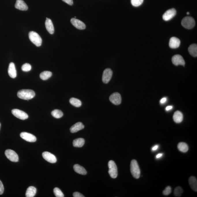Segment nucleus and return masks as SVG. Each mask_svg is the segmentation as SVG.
Returning a JSON list of instances; mask_svg holds the SVG:
<instances>
[{"label":"nucleus","instance_id":"nucleus-9","mask_svg":"<svg viewBox=\"0 0 197 197\" xmlns=\"http://www.w3.org/2000/svg\"><path fill=\"white\" fill-rule=\"evenodd\" d=\"M112 71L110 69L107 68L104 70L102 78L103 82L105 84L108 83L112 78Z\"/></svg>","mask_w":197,"mask_h":197},{"label":"nucleus","instance_id":"nucleus-27","mask_svg":"<svg viewBox=\"0 0 197 197\" xmlns=\"http://www.w3.org/2000/svg\"><path fill=\"white\" fill-rule=\"evenodd\" d=\"M52 73L50 71H45L42 72L40 75V78L41 79L45 80H47L52 76Z\"/></svg>","mask_w":197,"mask_h":197},{"label":"nucleus","instance_id":"nucleus-42","mask_svg":"<svg viewBox=\"0 0 197 197\" xmlns=\"http://www.w3.org/2000/svg\"><path fill=\"white\" fill-rule=\"evenodd\" d=\"M187 15H189V14H190V13H189V12H187Z\"/></svg>","mask_w":197,"mask_h":197},{"label":"nucleus","instance_id":"nucleus-37","mask_svg":"<svg viewBox=\"0 0 197 197\" xmlns=\"http://www.w3.org/2000/svg\"><path fill=\"white\" fill-rule=\"evenodd\" d=\"M62 1L70 5H73V0H62Z\"/></svg>","mask_w":197,"mask_h":197},{"label":"nucleus","instance_id":"nucleus-34","mask_svg":"<svg viewBox=\"0 0 197 197\" xmlns=\"http://www.w3.org/2000/svg\"><path fill=\"white\" fill-rule=\"evenodd\" d=\"M172 192V189L170 186H168L164 190L162 193L164 195H168Z\"/></svg>","mask_w":197,"mask_h":197},{"label":"nucleus","instance_id":"nucleus-36","mask_svg":"<svg viewBox=\"0 0 197 197\" xmlns=\"http://www.w3.org/2000/svg\"><path fill=\"white\" fill-rule=\"evenodd\" d=\"M73 196L74 197H84L85 196L82 194L78 192H75L73 194Z\"/></svg>","mask_w":197,"mask_h":197},{"label":"nucleus","instance_id":"nucleus-6","mask_svg":"<svg viewBox=\"0 0 197 197\" xmlns=\"http://www.w3.org/2000/svg\"><path fill=\"white\" fill-rule=\"evenodd\" d=\"M5 154L7 158L11 162H18V156L16 153L13 150L11 149L6 150L5 151Z\"/></svg>","mask_w":197,"mask_h":197},{"label":"nucleus","instance_id":"nucleus-17","mask_svg":"<svg viewBox=\"0 0 197 197\" xmlns=\"http://www.w3.org/2000/svg\"><path fill=\"white\" fill-rule=\"evenodd\" d=\"M46 20L45 21V27L46 30L49 33L53 34L55 31L53 23L50 19L46 18Z\"/></svg>","mask_w":197,"mask_h":197},{"label":"nucleus","instance_id":"nucleus-20","mask_svg":"<svg viewBox=\"0 0 197 197\" xmlns=\"http://www.w3.org/2000/svg\"><path fill=\"white\" fill-rule=\"evenodd\" d=\"M183 115L182 113L179 111H176L173 115V119L176 123H179L182 122Z\"/></svg>","mask_w":197,"mask_h":197},{"label":"nucleus","instance_id":"nucleus-22","mask_svg":"<svg viewBox=\"0 0 197 197\" xmlns=\"http://www.w3.org/2000/svg\"><path fill=\"white\" fill-rule=\"evenodd\" d=\"M37 192L36 188L34 187L30 186L27 189L26 193L27 197H33L35 196Z\"/></svg>","mask_w":197,"mask_h":197},{"label":"nucleus","instance_id":"nucleus-12","mask_svg":"<svg viewBox=\"0 0 197 197\" xmlns=\"http://www.w3.org/2000/svg\"><path fill=\"white\" fill-rule=\"evenodd\" d=\"M20 137L23 140L29 142H34L37 140L36 137L35 136L27 132H22L20 133Z\"/></svg>","mask_w":197,"mask_h":197},{"label":"nucleus","instance_id":"nucleus-33","mask_svg":"<svg viewBox=\"0 0 197 197\" xmlns=\"http://www.w3.org/2000/svg\"><path fill=\"white\" fill-rule=\"evenodd\" d=\"M22 70L23 71L28 72L31 70V65L28 63H26L22 66L21 67Z\"/></svg>","mask_w":197,"mask_h":197},{"label":"nucleus","instance_id":"nucleus-1","mask_svg":"<svg viewBox=\"0 0 197 197\" xmlns=\"http://www.w3.org/2000/svg\"><path fill=\"white\" fill-rule=\"evenodd\" d=\"M35 96V92L31 89H22L19 91L17 93L18 97L26 100H31Z\"/></svg>","mask_w":197,"mask_h":197},{"label":"nucleus","instance_id":"nucleus-3","mask_svg":"<svg viewBox=\"0 0 197 197\" xmlns=\"http://www.w3.org/2000/svg\"><path fill=\"white\" fill-rule=\"evenodd\" d=\"M29 38L30 41L37 46H41L42 44V40L37 33L33 31H30L29 34Z\"/></svg>","mask_w":197,"mask_h":197},{"label":"nucleus","instance_id":"nucleus-28","mask_svg":"<svg viewBox=\"0 0 197 197\" xmlns=\"http://www.w3.org/2000/svg\"><path fill=\"white\" fill-rule=\"evenodd\" d=\"M70 102L72 105L75 107H79L82 106V103L80 100L75 98H71L70 100Z\"/></svg>","mask_w":197,"mask_h":197},{"label":"nucleus","instance_id":"nucleus-18","mask_svg":"<svg viewBox=\"0 0 197 197\" xmlns=\"http://www.w3.org/2000/svg\"><path fill=\"white\" fill-rule=\"evenodd\" d=\"M8 74L12 78H16V71L14 63H11L8 68Z\"/></svg>","mask_w":197,"mask_h":197},{"label":"nucleus","instance_id":"nucleus-5","mask_svg":"<svg viewBox=\"0 0 197 197\" xmlns=\"http://www.w3.org/2000/svg\"><path fill=\"white\" fill-rule=\"evenodd\" d=\"M108 173L111 178H116L118 176V169L115 162L112 160H110L108 163Z\"/></svg>","mask_w":197,"mask_h":197},{"label":"nucleus","instance_id":"nucleus-2","mask_svg":"<svg viewBox=\"0 0 197 197\" xmlns=\"http://www.w3.org/2000/svg\"><path fill=\"white\" fill-rule=\"evenodd\" d=\"M130 171L132 176L134 178L138 179L140 177V169L136 160H133L131 161L130 164Z\"/></svg>","mask_w":197,"mask_h":197},{"label":"nucleus","instance_id":"nucleus-30","mask_svg":"<svg viewBox=\"0 0 197 197\" xmlns=\"http://www.w3.org/2000/svg\"><path fill=\"white\" fill-rule=\"evenodd\" d=\"M183 192V190L181 187H178L175 189L174 195L176 197H180Z\"/></svg>","mask_w":197,"mask_h":197},{"label":"nucleus","instance_id":"nucleus-25","mask_svg":"<svg viewBox=\"0 0 197 197\" xmlns=\"http://www.w3.org/2000/svg\"><path fill=\"white\" fill-rule=\"evenodd\" d=\"M177 148L179 151L183 153L187 152L189 149L188 145L183 142L179 143L177 145Z\"/></svg>","mask_w":197,"mask_h":197},{"label":"nucleus","instance_id":"nucleus-19","mask_svg":"<svg viewBox=\"0 0 197 197\" xmlns=\"http://www.w3.org/2000/svg\"><path fill=\"white\" fill-rule=\"evenodd\" d=\"M85 126L82 122H78L73 125L70 128V131L72 133H75L83 129Z\"/></svg>","mask_w":197,"mask_h":197},{"label":"nucleus","instance_id":"nucleus-13","mask_svg":"<svg viewBox=\"0 0 197 197\" xmlns=\"http://www.w3.org/2000/svg\"><path fill=\"white\" fill-rule=\"evenodd\" d=\"M172 62L175 65H181L184 66L185 62L182 56L179 55H175L172 58Z\"/></svg>","mask_w":197,"mask_h":197},{"label":"nucleus","instance_id":"nucleus-24","mask_svg":"<svg viewBox=\"0 0 197 197\" xmlns=\"http://www.w3.org/2000/svg\"><path fill=\"white\" fill-rule=\"evenodd\" d=\"M188 52L190 55L194 57L197 56V46L196 44H192L188 48Z\"/></svg>","mask_w":197,"mask_h":197},{"label":"nucleus","instance_id":"nucleus-43","mask_svg":"<svg viewBox=\"0 0 197 197\" xmlns=\"http://www.w3.org/2000/svg\"><path fill=\"white\" fill-rule=\"evenodd\" d=\"M0 127H1V124H0Z\"/></svg>","mask_w":197,"mask_h":197},{"label":"nucleus","instance_id":"nucleus-26","mask_svg":"<svg viewBox=\"0 0 197 197\" xmlns=\"http://www.w3.org/2000/svg\"><path fill=\"white\" fill-rule=\"evenodd\" d=\"M85 140L82 138L75 139L73 141V144L74 147H80L85 144Z\"/></svg>","mask_w":197,"mask_h":197},{"label":"nucleus","instance_id":"nucleus-15","mask_svg":"<svg viewBox=\"0 0 197 197\" xmlns=\"http://www.w3.org/2000/svg\"><path fill=\"white\" fill-rule=\"evenodd\" d=\"M180 40L176 37L171 38L169 42V46L172 49H176L178 48L180 45Z\"/></svg>","mask_w":197,"mask_h":197},{"label":"nucleus","instance_id":"nucleus-41","mask_svg":"<svg viewBox=\"0 0 197 197\" xmlns=\"http://www.w3.org/2000/svg\"><path fill=\"white\" fill-rule=\"evenodd\" d=\"M162 153L158 154V155H157L156 156V157L157 158H160V157H161L162 156Z\"/></svg>","mask_w":197,"mask_h":197},{"label":"nucleus","instance_id":"nucleus-21","mask_svg":"<svg viewBox=\"0 0 197 197\" xmlns=\"http://www.w3.org/2000/svg\"><path fill=\"white\" fill-rule=\"evenodd\" d=\"M189 183L192 189L195 192L197 191V180L194 176H191L189 179Z\"/></svg>","mask_w":197,"mask_h":197},{"label":"nucleus","instance_id":"nucleus-7","mask_svg":"<svg viewBox=\"0 0 197 197\" xmlns=\"http://www.w3.org/2000/svg\"><path fill=\"white\" fill-rule=\"evenodd\" d=\"M12 113L16 117L23 120L28 118V115L26 112L17 109H14L12 110Z\"/></svg>","mask_w":197,"mask_h":197},{"label":"nucleus","instance_id":"nucleus-31","mask_svg":"<svg viewBox=\"0 0 197 197\" xmlns=\"http://www.w3.org/2000/svg\"><path fill=\"white\" fill-rule=\"evenodd\" d=\"M55 196L57 197H64V194L61 191L60 189L58 188H55L53 190Z\"/></svg>","mask_w":197,"mask_h":197},{"label":"nucleus","instance_id":"nucleus-39","mask_svg":"<svg viewBox=\"0 0 197 197\" xmlns=\"http://www.w3.org/2000/svg\"><path fill=\"white\" fill-rule=\"evenodd\" d=\"M158 145H155L153 147H152V150L153 151H156L158 149Z\"/></svg>","mask_w":197,"mask_h":197},{"label":"nucleus","instance_id":"nucleus-10","mask_svg":"<svg viewBox=\"0 0 197 197\" xmlns=\"http://www.w3.org/2000/svg\"><path fill=\"white\" fill-rule=\"evenodd\" d=\"M42 156L45 160L51 163H55L57 162L56 156L50 153L45 151L42 153Z\"/></svg>","mask_w":197,"mask_h":197},{"label":"nucleus","instance_id":"nucleus-11","mask_svg":"<svg viewBox=\"0 0 197 197\" xmlns=\"http://www.w3.org/2000/svg\"><path fill=\"white\" fill-rule=\"evenodd\" d=\"M176 14V11L175 9H169L166 11L162 16V18L165 21H168L173 18Z\"/></svg>","mask_w":197,"mask_h":197},{"label":"nucleus","instance_id":"nucleus-40","mask_svg":"<svg viewBox=\"0 0 197 197\" xmlns=\"http://www.w3.org/2000/svg\"><path fill=\"white\" fill-rule=\"evenodd\" d=\"M172 108H173V107L172 106H168L166 107V111H169V110H171Z\"/></svg>","mask_w":197,"mask_h":197},{"label":"nucleus","instance_id":"nucleus-16","mask_svg":"<svg viewBox=\"0 0 197 197\" xmlns=\"http://www.w3.org/2000/svg\"><path fill=\"white\" fill-rule=\"evenodd\" d=\"M15 7L16 9L22 11L27 10L28 9L27 4L23 0H16Z\"/></svg>","mask_w":197,"mask_h":197},{"label":"nucleus","instance_id":"nucleus-38","mask_svg":"<svg viewBox=\"0 0 197 197\" xmlns=\"http://www.w3.org/2000/svg\"><path fill=\"white\" fill-rule=\"evenodd\" d=\"M166 101V98L165 97L163 98L160 100V103L161 104H164Z\"/></svg>","mask_w":197,"mask_h":197},{"label":"nucleus","instance_id":"nucleus-23","mask_svg":"<svg viewBox=\"0 0 197 197\" xmlns=\"http://www.w3.org/2000/svg\"><path fill=\"white\" fill-rule=\"evenodd\" d=\"M74 170L78 174L82 175H86L87 172L85 168L78 164H75L74 166Z\"/></svg>","mask_w":197,"mask_h":197},{"label":"nucleus","instance_id":"nucleus-8","mask_svg":"<svg viewBox=\"0 0 197 197\" xmlns=\"http://www.w3.org/2000/svg\"><path fill=\"white\" fill-rule=\"evenodd\" d=\"M109 100L111 103L116 105H119L122 102L121 95L118 92H115L111 94L110 96Z\"/></svg>","mask_w":197,"mask_h":197},{"label":"nucleus","instance_id":"nucleus-14","mask_svg":"<svg viewBox=\"0 0 197 197\" xmlns=\"http://www.w3.org/2000/svg\"><path fill=\"white\" fill-rule=\"evenodd\" d=\"M71 22L72 25L78 29H85L86 27V26L83 22L75 18H72Z\"/></svg>","mask_w":197,"mask_h":197},{"label":"nucleus","instance_id":"nucleus-32","mask_svg":"<svg viewBox=\"0 0 197 197\" xmlns=\"http://www.w3.org/2000/svg\"><path fill=\"white\" fill-rule=\"evenodd\" d=\"M144 0H131L132 5L134 7H138L141 5Z\"/></svg>","mask_w":197,"mask_h":197},{"label":"nucleus","instance_id":"nucleus-29","mask_svg":"<svg viewBox=\"0 0 197 197\" xmlns=\"http://www.w3.org/2000/svg\"><path fill=\"white\" fill-rule=\"evenodd\" d=\"M51 114L54 117L57 118V119L61 118L63 115V112L61 110H54L52 111Z\"/></svg>","mask_w":197,"mask_h":197},{"label":"nucleus","instance_id":"nucleus-4","mask_svg":"<svg viewBox=\"0 0 197 197\" xmlns=\"http://www.w3.org/2000/svg\"><path fill=\"white\" fill-rule=\"evenodd\" d=\"M181 25L183 27L188 29L194 28L195 25V22L193 18L190 16H186L183 19Z\"/></svg>","mask_w":197,"mask_h":197},{"label":"nucleus","instance_id":"nucleus-35","mask_svg":"<svg viewBox=\"0 0 197 197\" xmlns=\"http://www.w3.org/2000/svg\"><path fill=\"white\" fill-rule=\"evenodd\" d=\"M4 188L3 184L0 180V195H2L4 192Z\"/></svg>","mask_w":197,"mask_h":197}]
</instances>
